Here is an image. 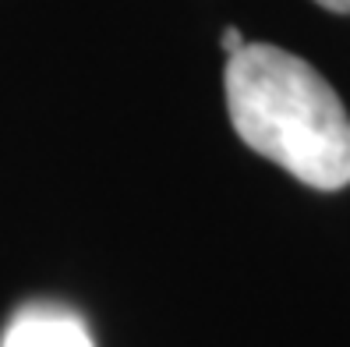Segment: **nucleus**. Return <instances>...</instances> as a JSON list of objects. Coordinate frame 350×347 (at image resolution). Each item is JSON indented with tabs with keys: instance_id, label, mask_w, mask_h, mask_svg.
<instances>
[{
	"instance_id": "obj_1",
	"label": "nucleus",
	"mask_w": 350,
	"mask_h": 347,
	"mask_svg": "<svg viewBox=\"0 0 350 347\" xmlns=\"http://www.w3.org/2000/svg\"><path fill=\"white\" fill-rule=\"evenodd\" d=\"M223 89L230 125L248 149L312 188L350 185V114L308 60L248 43L226 57Z\"/></svg>"
},
{
	"instance_id": "obj_2",
	"label": "nucleus",
	"mask_w": 350,
	"mask_h": 347,
	"mask_svg": "<svg viewBox=\"0 0 350 347\" xmlns=\"http://www.w3.org/2000/svg\"><path fill=\"white\" fill-rule=\"evenodd\" d=\"M0 347H92V337L71 309L36 301L11 316Z\"/></svg>"
},
{
	"instance_id": "obj_3",
	"label": "nucleus",
	"mask_w": 350,
	"mask_h": 347,
	"mask_svg": "<svg viewBox=\"0 0 350 347\" xmlns=\"http://www.w3.org/2000/svg\"><path fill=\"white\" fill-rule=\"evenodd\" d=\"M219 47L226 50V57H234V53H241L244 47V36H241V29H223V39H219Z\"/></svg>"
},
{
	"instance_id": "obj_4",
	"label": "nucleus",
	"mask_w": 350,
	"mask_h": 347,
	"mask_svg": "<svg viewBox=\"0 0 350 347\" xmlns=\"http://www.w3.org/2000/svg\"><path fill=\"white\" fill-rule=\"evenodd\" d=\"M315 4H322L325 11H336V14H350V0H315Z\"/></svg>"
}]
</instances>
